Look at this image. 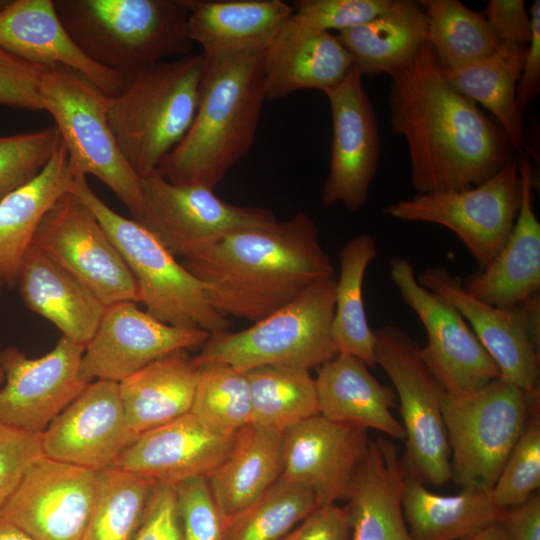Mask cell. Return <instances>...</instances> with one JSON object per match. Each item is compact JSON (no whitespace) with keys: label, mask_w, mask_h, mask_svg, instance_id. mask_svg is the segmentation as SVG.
Wrapping results in <instances>:
<instances>
[{"label":"cell","mask_w":540,"mask_h":540,"mask_svg":"<svg viewBox=\"0 0 540 540\" xmlns=\"http://www.w3.org/2000/svg\"><path fill=\"white\" fill-rule=\"evenodd\" d=\"M390 77L391 127L407 143L417 194L479 185L511 159L500 126L449 83L427 41Z\"/></svg>","instance_id":"cell-1"},{"label":"cell","mask_w":540,"mask_h":540,"mask_svg":"<svg viewBox=\"0 0 540 540\" xmlns=\"http://www.w3.org/2000/svg\"><path fill=\"white\" fill-rule=\"evenodd\" d=\"M181 263L200 281L214 310L253 323L316 282L336 277L316 223L302 211L233 232Z\"/></svg>","instance_id":"cell-2"},{"label":"cell","mask_w":540,"mask_h":540,"mask_svg":"<svg viewBox=\"0 0 540 540\" xmlns=\"http://www.w3.org/2000/svg\"><path fill=\"white\" fill-rule=\"evenodd\" d=\"M203 56L193 122L156 171L174 184L214 190L255 142L266 100L264 51Z\"/></svg>","instance_id":"cell-3"},{"label":"cell","mask_w":540,"mask_h":540,"mask_svg":"<svg viewBox=\"0 0 540 540\" xmlns=\"http://www.w3.org/2000/svg\"><path fill=\"white\" fill-rule=\"evenodd\" d=\"M70 38L91 61L132 77L191 54L185 0H53Z\"/></svg>","instance_id":"cell-4"},{"label":"cell","mask_w":540,"mask_h":540,"mask_svg":"<svg viewBox=\"0 0 540 540\" xmlns=\"http://www.w3.org/2000/svg\"><path fill=\"white\" fill-rule=\"evenodd\" d=\"M203 61L201 52L159 62L106 96L110 129L140 178L154 173L187 134L197 110Z\"/></svg>","instance_id":"cell-5"},{"label":"cell","mask_w":540,"mask_h":540,"mask_svg":"<svg viewBox=\"0 0 540 540\" xmlns=\"http://www.w3.org/2000/svg\"><path fill=\"white\" fill-rule=\"evenodd\" d=\"M335 287L336 277L321 280L244 330L211 333L193 363L244 372L266 365L318 369L338 354L331 334Z\"/></svg>","instance_id":"cell-6"},{"label":"cell","mask_w":540,"mask_h":540,"mask_svg":"<svg viewBox=\"0 0 540 540\" xmlns=\"http://www.w3.org/2000/svg\"><path fill=\"white\" fill-rule=\"evenodd\" d=\"M70 192L94 213L117 247L147 313L163 323L210 334L229 329L230 319L211 307L200 281L147 228L110 208L84 176H75Z\"/></svg>","instance_id":"cell-7"},{"label":"cell","mask_w":540,"mask_h":540,"mask_svg":"<svg viewBox=\"0 0 540 540\" xmlns=\"http://www.w3.org/2000/svg\"><path fill=\"white\" fill-rule=\"evenodd\" d=\"M539 394L499 376L464 395H442L441 408L452 457V478L462 489L491 491Z\"/></svg>","instance_id":"cell-8"},{"label":"cell","mask_w":540,"mask_h":540,"mask_svg":"<svg viewBox=\"0 0 540 540\" xmlns=\"http://www.w3.org/2000/svg\"><path fill=\"white\" fill-rule=\"evenodd\" d=\"M40 94L75 176L99 179L139 221L144 211L141 178L125 159L110 129L107 95L74 70L60 65L47 67Z\"/></svg>","instance_id":"cell-9"},{"label":"cell","mask_w":540,"mask_h":540,"mask_svg":"<svg viewBox=\"0 0 540 540\" xmlns=\"http://www.w3.org/2000/svg\"><path fill=\"white\" fill-rule=\"evenodd\" d=\"M374 355L390 378L406 433L400 458L406 477L443 485L452 479L451 453L441 400L445 392L424 364L420 345L396 325L374 330Z\"/></svg>","instance_id":"cell-10"},{"label":"cell","mask_w":540,"mask_h":540,"mask_svg":"<svg viewBox=\"0 0 540 540\" xmlns=\"http://www.w3.org/2000/svg\"><path fill=\"white\" fill-rule=\"evenodd\" d=\"M521 199L518 157L479 185L413 195L387 205L383 213L406 222H424L454 232L470 255L485 269L507 240Z\"/></svg>","instance_id":"cell-11"},{"label":"cell","mask_w":540,"mask_h":540,"mask_svg":"<svg viewBox=\"0 0 540 540\" xmlns=\"http://www.w3.org/2000/svg\"><path fill=\"white\" fill-rule=\"evenodd\" d=\"M142 218L147 228L174 256L188 258L225 236L276 222L265 208L237 206L213 189L174 184L157 171L141 178Z\"/></svg>","instance_id":"cell-12"},{"label":"cell","mask_w":540,"mask_h":540,"mask_svg":"<svg viewBox=\"0 0 540 540\" xmlns=\"http://www.w3.org/2000/svg\"><path fill=\"white\" fill-rule=\"evenodd\" d=\"M390 278L427 332L421 358L442 389L451 395L471 393L500 371L462 314L447 300L424 288L409 260H389Z\"/></svg>","instance_id":"cell-13"},{"label":"cell","mask_w":540,"mask_h":540,"mask_svg":"<svg viewBox=\"0 0 540 540\" xmlns=\"http://www.w3.org/2000/svg\"><path fill=\"white\" fill-rule=\"evenodd\" d=\"M416 278L462 314L501 377L529 394H539V293L513 307L500 308L470 295L444 266L427 268Z\"/></svg>","instance_id":"cell-14"},{"label":"cell","mask_w":540,"mask_h":540,"mask_svg":"<svg viewBox=\"0 0 540 540\" xmlns=\"http://www.w3.org/2000/svg\"><path fill=\"white\" fill-rule=\"evenodd\" d=\"M33 244L82 281L106 306L139 302L136 282L94 213L70 191L45 213Z\"/></svg>","instance_id":"cell-15"},{"label":"cell","mask_w":540,"mask_h":540,"mask_svg":"<svg viewBox=\"0 0 540 540\" xmlns=\"http://www.w3.org/2000/svg\"><path fill=\"white\" fill-rule=\"evenodd\" d=\"M210 333L200 328L163 323L132 301L106 308L85 345L79 377L121 382L152 362L179 350L201 348Z\"/></svg>","instance_id":"cell-16"},{"label":"cell","mask_w":540,"mask_h":540,"mask_svg":"<svg viewBox=\"0 0 540 540\" xmlns=\"http://www.w3.org/2000/svg\"><path fill=\"white\" fill-rule=\"evenodd\" d=\"M97 472L45 457L28 468L0 512L35 540H83Z\"/></svg>","instance_id":"cell-17"},{"label":"cell","mask_w":540,"mask_h":540,"mask_svg":"<svg viewBox=\"0 0 540 540\" xmlns=\"http://www.w3.org/2000/svg\"><path fill=\"white\" fill-rule=\"evenodd\" d=\"M353 66L345 79L325 93L332 119L330 167L321 190L324 207L342 204L358 211L367 203L380 156L377 115Z\"/></svg>","instance_id":"cell-18"},{"label":"cell","mask_w":540,"mask_h":540,"mask_svg":"<svg viewBox=\"0 0 540 540\" xmlns=\"http://www.w3.org/2000/svg\"><path fill=\"white\" fill-rule=\"evenodd\" d=\"M83 345L61 336L47 354L31 358L16 347L0 352V423L42 433L87 386L79 377Z\"/></svg>","instance_id":"cell-19"},{"label":"cell","mask_w":540,"mask_h":540,"mask_svg":"<svg viewBox=\"0 0 540 540\" xmlns=\"http://www.w3.org/2000/svg\"><path fill=\"white\" fill-rule=\"evenodd\" d=\"M367 430L317 414L282 434V478L309 489L318 505L347 500L368 447Z\"/></svg>","instance_id":"cell-20"},{"label":"cell","mask_w":540,"mask_h":540,"mask_svg":"<svg viewBox=\"0 0 540 540\" xmlns=\"http://www.w3.org/2000/svg\"><path fill=\"white\" fill-rule=\"evenodd\" d=\"M135 439L119 384L106 380L88 383L41 435L45 457L96 472L113 467Z\"/></svg>","instance_id":"cell-21"},{"label":"cell","mask_w":540,"mask_h":540,"mask_svg":"<svg viewBox=\"0 0 540 540\" xmlns=\"http://www.w3.org/2000/svg\"><path fill=\"white\" fill-rule=\"evenodd\" d=\"M234 436L211 428L189 412L139 435L114 466L176 486L208 478L229 452Z\"/></svg>","instance_id":"cell-22"},{"label":"cell","mask_w":540,"mask_h":540,"mask_svg":"<svg viewBox=\"0 0 540 540\" xmlns=\"http://www.w3.org/2000/svg\"><path fill=\"white\" fill-rule=\"evenodd\" d=\"M0 45L33 63L72 69L107 96L116 95L125 82L81 52L61 23L53 0H8L0 9Z\"/></svg>","instance_id":"cell-23"},{"label":"cell","mask_w":540,"mask_h":540,"mask_svg":"<svg viewBox=\"0 0 540 540\" xmlns=\"http://www.w3.org/2000/svg\"><path fill=\"white\" fill-rule=\"evenodd\" d=\"M518 160L521 199L514 226L493 261L461 284L473 297L500 308L513 307L540 292V223L532 201L533 170L524 152Z\"/></svg>","instance_id":"cell-24"},{"label":"cell","mask_w":540,"mask_h":540,"mask_svg":"<svg viewBox=\"0 0 540 540\" xmlns=\"http://www.w3.org/2000/svg\"><path fill=\"white\" fill-rule=\"evenodd\" d=\"M353 67L336 34L310 29L291 15L264 51L267 100H279L302 89L324 93L337 87Z\"/></svg>","instance_id":"cell-25"},{"label":"cell","mask_w":540,"mask_h":540,"mask_svg":"<svg viewBox=\"0 0 540 540\" xmlns=\"http://www.w3.org/2000/svg\"><path fill=\"white\" fill-rule=\"evenodd\" d=\"M16 286L26 307L53 323L62 336L85 346L106 306L75 275L32 244Z\"/></svg>","instance_id":"cell-26"},{"label":"cell","mask_w":540,"mask_h":540,"mask_svg":"<svg viewBox=\"0 0 540 540\" xmlns=\"http://www.w3.org/2000/svg\"><path fill=\"white\" fill-rule=\"evenodd\" d=\"M404 482L396 446L371 439L344 506L351 540H413L403 514Z\"/></svg>","instance_id":"cell-27"},{"label":"cell","mask_w":540,"mask_h":540,"mask_svg":"<svg viewBox=\"0 0 540 540\" xmlns=\"http://www.w3.org/2000/svg\"><path fill=\"white\" fill-rule=\"evenodd\" d=\"M367 367L362 360L346 353H338L320 366L315 378L319 414L405 440V430L391 412L397 400L395 391L381 384Z\"/></svg>","instance_id":"cell-28"},{"label":"cell","mask_w":540,"mask_h":540,"mask_svg":"<svg viewBox=\"0 0 540 540\" xmlns=\"http://www.w3.org/2000/svg\"><path fill=\"white\" fill-rule=\"evenodd\" d=\"M188 31L202 53L265 51L292 15L281 0H185Z\"/></svg>","instance_id":"cell-29"},{"label":"cell","mask_w":540,"mask_h":540,"mask_svg":"<svg viewBox=\"0 0 540 540\" xmlns=\"http://www.w3.org/2000/svg\"><path fill=\"white\" fill-rule=\"evenodd\" d=\"M282 472V435L252 424L239 429L229 452L207 478L226 528L279 480Z\"/></svg>","instance_id":"cell-30"},{"label":"cell","mask_w":540,"mask_h":540,"mask_svg":"<svg viewBox=\"0 0 540 540\" xmlns=\"http://www.w3.org/2000/svg\"><path fill=\"white\" fill-rule=\"evenodd\" d=\"M75 174L61 141L44 169L0 201V281L16 286L38 225L49 208L70 191Z\"/></svg>","instance_id":"cell-31"},{"label":"cell","mask_w":540,"mask_h":540,"mask_svg":"<svg viewBox=\"0 0 540 540\" xmlns=\"http://www.w3.org/2000/svg\"><path fill=\"white\" fill-rule=\"evenodd\" d=\"M198 375L188 351L179 350L118 383L127 424L136 438L190 412Z\"/></svg>","instance_id":"cell-32"},{"label":"cell","mask_w":540,"mask_h":540,"mask_svg":"<svg viewBox=\"0 0 540 540\" xmlns=\"http://www.w3.org/2000/svg\"><path fill=\"white\" fill-rule=\"evenodd\" d=\"M360 75H393L427 41V18L418 1L391 0L373 19L336 33Z\"/></svg>","instance_id":"cell-33"},{"label":"cell","mask_w":540,"mask_h":540,"mask_svg":"<svg viewBox=\"0 0 540 540\" xmlns=\"http://www.w3.org/2000/svg\"><path fill=\"white\" fill-rule=\"evenodd\" d=\"M402 507L413 540H464L500 522L503 513L493 503L491 491L462 489L444 496L406 476Z\"/></svg>","instance_id":"cell-34"},{"label":"cell","mask_w":540,"mask_h":540,"mask_svg":"<svg viewBox=\"0 0 540 540\" xmlns=\"http://www.w3.org/2000/svg\"><path fill=\"white\" fill-rule=\"evenodd\" d=\"M527 46L501 43L491 55L443 69L449 83L477 105L490 111L513 151L524 149V124L516 103V89Z\"/></svg>","instance_id":"cell-35"},{"label":"cell","mask_w":540,"mask_h":540,"mask_svg":"<svg viewBox=\"0 0 540 540\" xmlns=\"http://www.w3.org/2000/svg\"><path fill=\"white\" fill-rule=\"evenodd\" d=\"M377 254V243L367 233L354 236L341 249L331 327L336 351L355 356L368 367L376 365L375 334L365 312L363 280Z\"/></svg>","instance_id":"cell-36"},{"label":"cell","mask_w":540,"mask_h":540,"mask_svg":"<svg viewBox=\"0 0 540 540\" xmlns=\"http://www.w3.org/2000/svg\"><path fill=\"white\" fill-rule=\"evenodd\" d=\"M251 394V423L282 435L319 414L315 378L310 370L266 365L246 371Z\"/></svg>","instance_id":"cell-37"},{"label":"cell","mask_w":540,"mask_h":540,"mask_svg":"<svg viewBox=\"0 0 540 540\" xmlns=\"http://www.w3.org/2000/svg\"><path fill=\"white\" fill-rule=\"evenodd\" d=\"M418 2L427 18V42L443 69L487 57L501 44L483 12L471 10L458 0Z\"/></svg>","instance_id":"cell-38"},{"label":"cell","mask_w":540,"mask_h":540,"mask_svg":"<svg viewBox=\"0 0 540 540\" xmlns=\"http://www.w3.org/2000/svg\"><path fill=\"white\" fill-rule=\"evenodd\" d=\"M155 483L116 466L97 471L94 506L83 540H131Z\"/></svg>","instance_id":"cell-39"},{"label":"cell","mask_w":540,"mask_h":540,"mask_svg":"<svg viewBox=\"0 0 540 540\" xmlns=\"http://www.w3.org/2000/svg\"><path fill=\"white\" fill-rule=\"evenodd\" d=\"M318 506L309 489L281 477L228 524L225 540H282Z\"/></svg>","instance_id":"cell-40"},{"label":"cell","mask_w":540,"mask_h":540,"mask_svg":"<svg viewBox=\"0 0 540 540\" xmlns=\"http://www.w3.org/2000/svg\"><path fill=\"white\" fill-rule=\"evenodd\" d=\"M198 369L190 413L225 434H235L250 424L251 394L246 372L223 364Z\"/></svg>","instance_id":"cell-41"},{"label":"cell","mask_w":540,"mask_h":540,"mask_svg":"<svg viewBox=\"0 0 540 540\" xmlns=\"http://www.w3.org/2000/svg\"><path fill=\"white\" fill-rule=\"evenodd\" d=\"M540 486V416L533 410L491 489L495 506L507 510L526 502Z\"/></svg>","instance_id":"cell-42"},{"label":"cell","mask_w":540,"mask_h":540,"mask_svg":"<svg viewBox=\"0 0 540 540\" xmlns=\"http://www.w3.org/2000/svg\"><path fill=\"white\" fill-rule=\"evenodd\" d=\"M61 142L56 126L0 136V201L34 179Z\"/></svg>","instance_id":"cell-43"},{"label":"cell","mask_w":540,"mask_h":540,"mask_svg":"<svg viewBox=\"0 0 540 540\" xmlns=\"http://www.w3.org/2000/svg\"><path fill=\"white\" fill-rule=\"evenodd\" d=\"M391 0H298L292 16L317 31L337 32L361 25L381 14Z\"/></svg>","instance_id":"cell-44"},{"label":"cell","mask_w":540,"mask_h":540,"mask_svg":"<svg viewBox=\"0 0 540 540\" xmlns=\"http://www.w3.org/2000/svg\"><path fill=\"white\" fill-rule=\"evenodd\" d=\"M175 487L181 540H225L226 524L214 502L207 478H193Z\"/></svg>","instance_id":"cell-45"},{"label":"cell","mask_w":540,"mask_h":540,"mask_svg":"<svg viewBox=\"0 0 540 540\" xmlns=\"http://www.w3.org/2000/svg\"><path fill=\"white\" fill-rule=\"evenodd\" d=\"M46 69L0 45V105L43 111L40 88Z\"/></svg>","instance_id":"cell-46"},{"label":"cell","mask_w":540,"mask_h":540,"mask_svg":"<svg viewBox=\"0 0 540 540\" xmlns=\"http://www.w3.org/2000/svg\"><path fill=\"white\" fill-rule=\"evenodd\" d=\"M41 435L0 423V512L28 468L43 456Z\"/></svg>","instance_id":"cell-47"},{"label":"cell","mask_w":540,"mask_h":540,"mask_svg":"<svg viewBox=\"0 0 540 540\" xmlns=\"http://www.w3.org/2000/svg\"><path fill=\"white\" fill-rule=\"evenodd\" d=\"M131 540H181L176 487L155 483L141 523Z\"/></svg>","instance_id":"cell-48"},{"label":"cell","mask_w":540,"mask_h":540,"mask_svg":"<svg viewBox=\"0 0 540 540\" xmlns=\"http://www.w3.org/2000/svg\"><path fill=\"white\" fill-rule=\"evenodd\" d=\"M483 13L500 43L528 46L532 21L524 0H490Z\"/></svg>","instance_id":"cell-49"},{"label":"cell","mask_w":540,"mask_h":540,"mask_svg":"<svg viewBox=\"0 0 540 540\" xmlns=\"http://www.w3.org/2000/svg\"><path fill=\"white\" fill-rule=\"evenodd\" d=\"M282 540H351V527L345 507L318 506Z\"/></svg>","instance_id":"cell-50"},{"label":"cell","mask_w":540,"mask_h":540,"mask_svg":"<svg viewBox=\"0 0 540 540\" xmlns=\"http://www.w3.org/2000/svg\"><path fill=\"white\" fill-rule=\"evenodd\" d=\"M532 36L516 89V103L522 114L540 91V1L530 7Z\"/></svg>","instance_id":"cell-51"},{"label":"cell","mask_w":540,"mask_h":540,"mask_svg":"<svg viewBox=\"0 0 540 540\" xmlns=\"http://www.w3.org/2000/svg\"><path fill=\"white\" fill-rule=\"evenodd\" d=\"M500 523L511 540H540V497L533 494L523 504L504 510Z\"/></svg>","instance_id":"cell-52"},{"label":"cell","mask_w":540,"mask_h":540,"mask_svg":"<svg viewBox=\"0 0 540 540\" xmlns=\"http://www.w3.org/2000/svg\"><path fill=\"white\" fill-rule=\"evenodd\" d=\"M464 540H511L500 522L491 524Z\"/></svg>","instance_id":"cell-53"},{"label":"cell","mask_w":540,"mask_h":540,"mask_svg":"<svg viewBox=\"0 0 540 540\" xmlns=\"http://www.w3.org/2000/svg\"><path fill=\"white\" fill-rule=\"evenodd\" d=\"M0 540H35L26 532L0 517Z\"/></svg>","instance_id":"cell-54"},{"label":"cell","mask_w":540,"mask_h":540,"mask_svg":"<svg viewBox=\"0 0 540 540\" xmlns=\"http://www.w3.org/2000/svg\"><path fill=\"white\" fill-rule=\"evenodd\" d=\"M3 382H4V373H3L2 367L0 365V387L3 384Z\"/></svg>","instance_id":"cell-55"},{"label":"cell","mask_w":540,"mask_h":540,"mask_svg":"<svg viewBox=\"0 0 540 540\" xmlns=\"http://www.w3.org/2000/svg\"><path fill=\"white\" fill-rule=\"evenodd\" d=\"M8 0H0V9L7 4Z\"/></svg>","instance_id":"cell-56"},{"label":"cell","mask_w":540,"mask_h":540,"mask_svg":"<svg viewBox=\"0 0 540 540\" xmlns=\"http://www.w3.org/2000/svg\"><path fill=\"white\" fill-rule=\"evenodd\" d=\"M4 287L3 283L0 281V297H1V293H2V288Z\"/></svg>","instance_id":"cell-57"}]
</instances>
